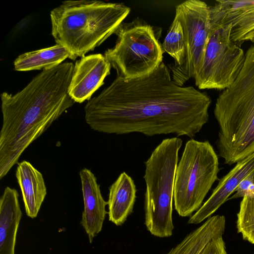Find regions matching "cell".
Masks as SVG:
<instances>
[{
    "label": "cell",
    "mask_w": 254,
    "mask_h": 254,
    "mask_svg": "<svg viewBox=\"0 0 254 254\" xmlns=\"http://www.w3.org/2000/svg\"><path fill=\"white\" fill-rule=\"evenodd\" d=\"M209 10L211 19L232 24L233 42L254 41V0H217Z\"/></svg>",
    "instance_id": "11"
},
{
    "label": "cell",
    "mask_w": 254,
    "mask_h": 254,
    "mask_svg": "<svg viewBox=\"0 0 254 254\" xmlns=\"http://www.w3.org/2000/svg\"><path fill=\"white\" fill-rule=\"evenodd\" d=\"M69 57V52L64 47L56 44L19 55L14 61V69L19 71L50 69Z\"/></svg>",
    "instance_id": "18"
},
{
    "label": "cell",
    "mask_w": 254,
    "mask_h": 254,
    "mask_svg": "<svg viewBox=\"0 0 254 254\" xmlns=\"http://www.w3.org/2000/svg\"><path fill=\"white\" fill-rule=\"evenodd\" d=\"M73 67L71 62L63 63L42 70L15 94H0V179L29 145L75 103L68 94Z\"/></svg>",
    "instance_id": "2"
},
{
    "label": "cell",
    "mask_w": 254,
    "mask_h": 254,
    "mask_svg": "<svg viewBox=\"0 0 254 254\" xmlns=\"http://www.w3.org/2000/svg\"><path fill=\"white\" fill-rule=\"evenodd\" d=\"M182 143L177 136L163 139L145 162V224L157 237L173 234L174 183Z\"/></svg>",
    "instance_id": "5"
},
{
    "label": "cell",
    "mask_w": 254,
    "mask_h": 254,
    "mask_svg": "<svg viewBox=\"0 0 254 254\" xmlns=\"http://www.w3.org/2000/svg\"><path fill=\"white\" fill-rule=\"evenodd\" d=\"M175 16L182 24L185 40L186 53L183 64H168L172 79L183 86L193 78L200 69L211 30L209 6L199 0H189L177 5Z\"/></svg>",
    "instance_id": "9"
},
{
    "label": "cell",
    "mask_w": 254,
    "mask_h": 254,
    "mask_svg": "<svg viewBox=\"0 0 254 254\" xmlns=\"http://www.w3.org/2000/svg\"></svg>",
    "instance_id": "23"
},
{
    "label": "cell",
    "mask_w": 254,
    "mask_h": 254,
    "mask_svg": "<svg viewBox=\"0 0 254 254\" xmlns=\"http://www.w3.org/2000/svg\"><path fill=\"white\" fill-rule=\"evenodd\" d=\"M225 225L224 216H211L166 254H201L211 240L223 236Z\"/></svg>",
    "instance_id": "17"
},
{
    "label": "cell",
    "mask_w": 254,
    "mask_h": 254,
    "mask_svg": "<svg viewBox=\"0 0 254 254\" xmlns=\"http://www.w3.org/2000/svg\"><path fill=\"white\" fill-rule=\"evenodd\" d=\"M237 228L244 240L254 244V195L243 198L237 214Z\"/></svg>",
    "instance_id": "20"
},
{
    "label": "cell",
    "mask_w": 254,
    "mask_h": 254,
    "mask_svg": "<svg viewBox=\"0 0 254 254\" xmlns=\"http://www.w3.org/2000/svg\"><path fill=\"white\" fill-rule=\"evenodd\" d=\"M234 192L235 193L229 199L254 195V171L243 179L236 187Z\"/></svg>",
    "instance_id": "21"
},
{
    "label": "cell",
    "mask_w": 254,
    "mask_h": 254,
    "mask_svg": "<svg viewBox=\"0 0 254 254\" xmlns=\"http://www.w3.org/2000/svg\"><path fill=\"white\" fill-rule=\"evenodd\" d=\"M111 67L101 54L85 56L77 60L68 88L70 97L78 103L90 100L93 94L104 84Z\"/></svg>",
    "instance_id": "10"
},
{
    "label": "cell",
    "mask_w": 254,
    "mask_h": 254,
    "mask_svg": "<svg viewBox=\"0 0 254 254\" xmlns=\"http://www.w3.org/2000/svg\"><path fill=\"white\" fill-rule=\"evenodd\" d=\"M16 190L6 187L0 199V254H15L16 235L22 217Z\"/></svg>",
    "instance_id": "14"
},
{
    "label": "cell",
    "mask_w": 254,
    "mask_h": 254,
    "mask_svg": "<svg viewBox=\"0 0 254 254\" xmlns=\"http://www.w3.org/2000/svg\"><path fill=\"white\" fill-rule=\"evenodd\" d=\"M254 171V152L236 163L235 167L219 180L211 195L203 204L191 216L190 224H197L211 216L228 199L239 184Z\"/></svg>",
    "instance_id": "12"
},
{
    "label": "cell",
    "mask_w": 254,
    "mask_h": 254,
    "mask_svg": "<svg viewBox=\"0 0 254 254\" xmlns=\"http://www.w3.org/2000/svg\"><path fill=\"white\" fill-rule=\"evenodd\" d=\"M203 60L194 76L199 89H225L235 81L245 61L243 50L231 41L232 25L211 19Z\"/></svg>",
    "instance_id": "8"
},
{
    "label": "cell",
    "mask_w": 254,
    "mask_h": 254,
    "mask_svg": "<svg viewBox=\"0 0 254 254\" xmlns=\"http://www.w3.org/2000/svg\"><path fill=\"white\" fill-rule=\"evenodd\" d=\"M130 11L122 3L66 0L50 12L52 35L75 60L115 34Z\"/></svg>",
    "instance_id": "3"
},
{
    "label": "cell",
    "mask_w": 254,
    "mask_h": 254,
    "mask_svg": "<svg viewBox=\"0 0 254 254\" xmlns=\"http://www.w3.org/2000/svg\"><path fill=\"white\" fill-rule=\"evenodd\" d=\"M109 190V220L116 225L121 226L133 211L136 193L134 181L126 172H123Z\"/></svg>",
    "instance_id": "16"
},
{
    "label": "cell",
    "mask_w": 254,
    "mask_h": 254,
    "mask_svg": "<svg viewBox=\"0 0 254 254\" xmlns=\"http://www.w3.org/2000/svg\"><path fill=\"white\" fill-rule=\"evenodd\" d=\"M162 47L164 53L174 59V65H180L183 64L186 53L185 37L181 22L175 15Z\"/></svg>",
    "instance_id": "19"
},
{
    "label": "cell",
    "mask_w": 254,
    "mask_h": 254,
    "mask_svg": "<svg viewBox=\"0 0 254 254\" xmlns=\"http://www.w3.org/2000/svg\"><path fill=\"white\" fill-rule=\"evenodd\" d=\"M211 103L206 93L176 84L162 62L139 78L117 77L88 101L85 120L92 129L102 133L173 134L192 138L208 122Z\"/></svg>",
    "instance_id": "1"
},
{
    "label": "cell",
    "mask_w": 254,
    "mask_h": 254,
    "mask_svg": "<svg viewBox=\"0 0 254 254\" xmlns=\"http://www.w3.org/2000/svg\"><path fill=\"white\" fill-rule=\"evenodd\" d=\"M217 155L208 141L188 140L178 163L174 183L175 209L182 217L191 216L201 206L218 180Z\"/></svg>",
    "instance_id": "7"
},
{
    "label": "cell",
    "mask_w": 254,
    "mask_h": 254,
    "mask_svg": "<svg viewBox=\"0 0 254 254\" xmlns=\"http://www.w3.org/2000/svg\"><path fill=\"white\" fill-rule=\"evenodd\" d=\"M162 29L139 18L123 22L115 34V46L104 55L117 72V77L130 80L148 75L163 62Z\"/></svg>",
    "instance_id": "6"
},
{
    "label": "cell",
    "mask_w": 254,
    "mask_h": 254,
    "mask_svg": "<svg viewBox=\"0 0 254 254\" xmlns=\"http://www.w3.org/2000/svg\"><path fill=\"white\" fill-rule=\"evenodd\" d=\"M15 176L21 190L26 215L37 217L47 194L43 175L30 162L18 163Z\"/></svg>",
    "instance_id": "15"
},
{
    "label": "cell",
    "mask_w": 254,
    "mask_h": 254,
    "mask_svg": "<svg viewBox=\"0 0 254 254\" xmlns=\"http://www.w3.org/2000/svg\"><path fill=\"white\" fill-rule=\"evenodd\" d=\"M84 202L80 223L90 243L101 231L106 214L108 202L103 198L94 174L87 168L79 172Z\"/></svg>",
    "instance_id": "13"
},
{
    "label": "cell",
    "mask_w": 254,
    "mask_h": 254,
    "mask_svg": "<svg viewBox=\"0 0 254 254\" xmlns=\"http://www.w3.org/2000/svg\"><path fill=\"white\" fill-rule=\"evenodd\" d=\"M245 57L239 74L219 95L214 109L219 126L217 147L228 165L254 152V45Z\"/></svg>",
    "instance_id": "4"
},
{
    "label": "cell",
    "mask_w": 254,
    "mask_h": 254,
    "mask_svg": "<svg viewBox=\"0 0 254 254\" xmlns=\"http://www.w3.org/2000/svg\"><path fill=\"white\" fill-rule=\"evenodd\" d=\"M201 254H227L222 236L211 240L207 244Z\"/></svg>",
    "instance_id": "22"
}]
</instances>
